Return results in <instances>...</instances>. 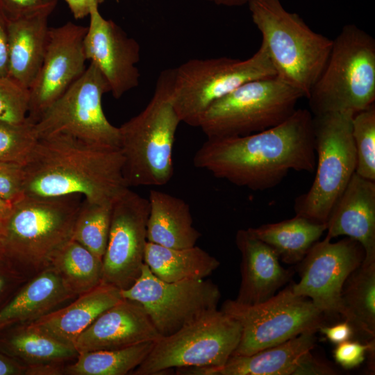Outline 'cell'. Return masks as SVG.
Instances as JSON below:
<instances>
[{
  "label": "cell",
  "instance_id": "ab89813d",
  "mask_svg": "<svg viewBox=\"0 0 375 375\" xmlns=\"http://www.w3.org/2000/svg\"><path fill=\"white\" fill-rule=\"evenodd\" d=\"M338 374L332 365L315 358L310 352L297 372L296 375H333Z\"/></svg>",
  "mask_w": 375,
  "mask_h": 375
},
{
  "label": "cell",
  "instance_id": "ffe728a7",
  "mask_svg": "<svg viewBox=\"0 0 375 375\" xmlns=\"http://www.w3.org/2000/svg\"><path fill=\"white\" fill-rule=\"evenodd\" d=\"M315 333H303L251 355H232L221 367L178 368L176 372L181 375H296L315 347Z\"/></svg>",
  "mask_w": 375,
  "mask_h": 375
},
{
  "label": "cell",
  "instance_id": "7a4b0ae2",
  "mask_svg": "<svg viewBox=\"0 0 375 375\" xmlns=\"http://www.w3.org/2000/svg\"><path fill=\"white\" fill-rule=\"evenodd\" d=\"M23 166L24 196L79 194L101 203L112 201L128 188L119 149L95 146L67 134L38 138Z\"/></svg>",
  "mask_w": 375,
  "mask_h": 375
},
{
  "label": "cell",
  "instance_id": "ee69618b",
  "mask_svg": "<svg viewBox=\"0 0 375 375\" xmlns=\"http://www.w3.org/2000/svg\"><path fill=\"white\" fill-rule=\"evenodd\" d=\"M76 19L89 16L92 6L98 4L96 0H64ZM99 5V4H98Z\"/></svg>",
  "mask_w": 375,
  "mask_h": 375
},
{
  "label": "cell",
  "instance_id": "f546056e",
  "mask_svg": "<svg viewBox=\"0 0 375 375\" xmlns=\"http://www.w3.org/2000/svg\"><path fill=\"white\" fill-rule=\"evenodd\" d=\"M51 265L76 297L102 283V260L72 239L56 253Z\"/></svg>",
  "mask_w": 375,
  "mask_h": 375
},
{
  "label": "cell",
  "instance_id": "4fadbf2b",
  "mask_svg": "<svg viewBox=\"0 0 375 375\" xmlns=\"http://www.w3.org/2000/svg\"><path fill=\"white\" fill-rule=\"evenodd\" d=\"M121 294L142 305L161 337L217 309L221 297L218 286L211 281H164L145 263L138 278Z\"/></svg>",
  "mask_w": 375,
  "mask_h": 375
},
{
  "label": "cell",
  "instance_id": "484cf974",
  "mask_svg": "<svg viewBox=\"0 0 375 375\" xmlns=\"http://www.w3.org/2000/svg\"><path fill=\"white\" fill-rule=\"evenodd\" d=\"M147 241L172 248L196 245L200 232L193 226L190 206L183 199L157 190L148 198Z\"/></svg>",
  "mask_w": 375,
  "mask_h": 375
},
{
  "label": "cell",
  "instance_id": "ac0fdd59",
  "mask_svg": "<svg viewBox=\"0 0 375 375\" xmlns=\"http://www.w3.org/2000/svg\"><path fill=\"white\" fill-rule=\"evenodd\" d=\"M160 338L161 335L142 305L123 298L103 312L81 333L74 346L79 354L123 349L156 341Z\"/></svg>",
  "mask_w": 375,
  "mask_h": 375
},
{
  "label": "cell",
  "instance_id": "836d02e7",
  "mask_svg": "<svg viewBox=\"0 0 375 375\" xmlns=\"http://www.w3.org/2000/svg\"><path fill=\"white\" fill-rule=\"evenodd\" d=\"M38 140L33 124L0 121V162L23 165Z\"/></svg>",
  "mask_w": 375,
  "mask_h": 375
},
{
  "label": "cell",
  "instance_id": "e575fe53",
  "mask_svg": "<svg viewBox=\"0 0 375 375\" xmlns=\"http://www.w3.org/2000/svg\"><path fill=\"white\" fill-rule=\"evenodd\" d=\"M29 90L8 76H0V121L24 124L28 119Z\"/></svg>",
  "mask_w": 375,
  "mask_h": 375
},
{
  "label": "cell",
  "instance_id": "3957f363",
  "mask_svg": "<svg viewBox=\"0 0 375 375\" xmlns=\"http://www.w3.org/2000/svg\"><path fill=\"white\" fill-rule=\"evenodd\" d=\"M173 81L174 68L162 71L145 108L118 127L128 188L163 185L173 176V146L181 122L173 104Z\"/></svg>",
  "mask_w": 375,
  "mask_h": 375
},
{
  "label": "cell",
  "instance_id": "7bdbcfd3",
  "mask_svg": "<svg viewBox=\"0 0 375 375\" xmlns=\"http://www.w3.org/2000/svg\"><path fill=\"white\" fill-rule=\"evenodd\" d=\"M0 375H26V367L0 351Z\"/></svg>",
  "mask_w": 375,
  "mask_h": 375
},
{
  "label": "cell",
  "instance_id": "b9f144b4",
  "mask_svg": "<svg viewBox=\"0 0 375 375\" xmlns=\"http://www.w3.org/2000/svg\"><path fill=\"white\" fill-rule=\"evenodd\" d=\"M8 20L0 11V76H8Z\"/></svg>",
  "mask_w": 375,
  "mask_h": 375
},
{
  "label": "cell",
  "instance_id": "83f0119b",
  "mask_svg": "<svg viewBox=\"0 0 375 375\" xmlns=\"http://www.w3.org/2000/svg\"><path fill=\"white\" fill-rule=\"evenodd\" d=\"M339 315L363 342L375 339V262L362 264L345 281Z\"/></svg>",
  "mask_w": 375,
  "mask_h": 375
},
{
  "label": "cell",
  "instance_id": "6da1fadb",
  "mask_svg": "<svg viewBox=\"0 0 375 375\" xmlns=\"http://www.w3.org/2000/svg\"><path fill=\"white\" fill-rule=\"evenodd\" d=\"M194 165L240 187L262 191L278 185L290 171L313 172V115L298 108L273 128L244 136L207 138Z\"/></svg>",
  "mask_w": 375,
  "mask_h": 375
},
{
  "label": "cell",
  "instance_id": "9a60e30c",
  "mask_svg": "<svg viewBox=\"0 0 375 375\" xmlns=\"http://www.w3.org/2000/svg\"><path fill=\"white\" fill-rule=\"evenodd\" d=\"M365 258L362 246L347 237L336 242L325 237L316 242L299 263L298 283H292L295 294L310 299L326 316L339 315L343 285Z\"/></svg>",
  "mask_w": 375,
  "mask_h": 375
},
{
  "label": "cell",
  "instance_id": "5bb4252c",
  "mask_svg": "<svg viewBox=\"0 0 375 375\" xmlns=\"http://www.w3.org/2000/svg\"><path fill=\"white\" fill-rule=\"evenodd\" d=\"M148 199L125 188L113 199L110 226L102 259V283L120 290L140 276L147 242Z\"/></svg>",
  "mask_w": 375,
  "mask_h": 375
},
{
  "label": "cell",
  "instance_id": "d6986e66",
  "mask_svg": "<svg viewBox=\"0 0 375 375\" xmlns=\"http://www.w3.org/2000/svg\"><path fill=\"white\" fill-rule=\"evenodd\" d=\"M326 237L344 235L365 251L363 265L375 262V181L356 172L333 206L326 222Z\"/></svg>",
  "mask_w": 375,
  "mask_h": 375
},
{
  "label": "cell",
  "instance_id": "e0dca14e",
  "mask_svg": "<svg viewBox=\"0 0 375 375\" xmlns=\"http://www.w3.org/2000/svg\"><path fill=\"white\" fill-rule=\"evenodd\" d=\"M99 5L92 6L84 40L86 58L103 76L115 99L138 87L140 74L136 65L140 47L113 21L105 19Z\"/></svg>",
  "mask_w": 375,
  "mask_h": 375
},
{
  "label": "cell",
  "instance_id": "9c48e42d",
  "mask_svg": "<svg viewBox=\"0 0 375 375\" xmlns=\"http://www.w3.org/2000/svg\"><path fill=\"white\" fill-rule=\"evenodd\" d=\"M276 75L262 44L246 60L190 59L174 68V107L181 122L199 127L203 115L214 102L246 82Z\"/></svg>",
  "mask_w": 375,
  "mask_h": 375
},
{
  "label": "cell",
  "instance_id": "60d3db41",
  "mask_svg": "<svg viewBox=\"0 0 375 375\" xmlns=\"http://www.w3.org/2000/svg\"><path fill=\"white\" fill-rule=\"evenodd\" d=\"M318 331L324 335L329 341L336 344L350 340L354 334L353 328L345 320L331 326L324 325Z\"/></svg>",
  "mask_w": 375,
  "mask_h": 375
},
{
  "label": "cell",
  "instance_id": "bcb514c9",
  "mask_svg": "<svg viewBox=\"0 0 375 375\" xmlns=\"http://www.w3.org/2000/svg\"><path fill=\"white\" fill-rule=\"evenodd\" d=\"M214 3L216 5L228 7H238L247 4L249 0H204Z\"/></svg>",
  "mask_w": 375,
  "mask_h": 375
},
{
  "label": "cell",
  "instance_id": "30bf717a",
  "mask_svg": "<svg viewBox=\"0 0 375 375\" xmlns=\"http://www.w3.org/2000/svg\"><path fill=\"white\" fill-rule=\"evenodd\" d=\"M240 336V324L216 309L160 338L133 374L160 375L172 368L221 367L234 353Z\"/></svg>",
  "mask_w": 375,
  "mask_h": 375
},
{
  "label": "cell",
  "instance_id": "d590c367",
  "mask_svg": "<svg viewBox=\"0 0 375 375\" xmlns=\"http://www.w3.org/2000/svg\"><path fill=\"white\" fill-rule=\"evenodd\" d=\"M58 0H0V11L8 21L45 15H50Z\"/></svg>",
  "mask_w": 375,
  "mask_h": 375
},
{
  "label": "cell",
  "instance_id": "7dc6e473",
  "mask_svg": "<svg viewBox=\"0 0 375 375\" xmlns=\"http://www.w3.org/2000/svg\"><path fill=\"white\" fill-rule=\"evenodd\" d=\"M104 1L105 0H96L98 4L103 3Z\"/></svg>",
  "mask_w": 375,
  "mask_h": 375
},
{
  "label": "cell",
  "instance_id": "5b68a950",
  "mask_svg": "<svg viewBox=\"0 0 375 375\" xmlns=\"http://www.w3.org/2000/svg\"><path fill=\"white\" fill-rule=\"evenodd\" d=\"M247 4L276 76L308 99L326 65L333 40L312 31L281 0H249Z\"/></svg>",
  "mask_w": 375,
  "mask_h": 375
},
{
  "label": "cell",
  "instance_id": "f35d334b",
  "mask_svg": "<svg viewBox=\"0 0 375 375\" xmlns=\"http://www.w3.org/2000/svg\"><path fill=\"white\" fill-rule=\"evenodd\" d=\"M28 278L5 259L0 258V309Z\"/></svg>",
  "mask_w": 375,
  "mask_h": 375
},
{
  "label": "cell",
  "instance_id": "d4e9b609",
  "mask_svg": "<svg viewBox=\"0 0 375 375\" xmlns=\"http://www.w3.org/2000/svg\"><path fill=\"white\" fill-rule=\"evenodd\" d=\"M49 15L8 21V76L30 89L42 66L49 39Z\"/></svg>",
  "mask_w": 375,
  "mask_h": 375
},
{
  "label": "cell",
  "instance_id": "7c38bea8",
  "mask_svg": "<svg viewBox=\"0 0 375 375\" xmlns=\"http://www.w3.org/2000/svg\"><path fill=\"white\" fill-rule=\"evenodd\" d=\"M110 87L92 62L82 76L33 124L38 138L63 133L87 143L119 149V128L106 118L102 97Z\"/></svg>",
  "mask_w": 375,
  "mask_h": 375
},
{
  "label": "cell",
  "instance_id": "4dcf8cb0",
  "mask_svg": "<svg viewBox=\"0 0 375 375\" xmlns=\"http://www.w3.org/2000/svg\"><path fill=\"white\" fill-rule=\"evenodd\" d=\"M156 341H147L119 349L79 353L67 365L64 375H126L147 358Z\"/></svg>",
  "mask_w": 375,
  "mask_h": 375
},
{
  "label": "cell",
  "instance_id": "f1b7e54d",
  "mask_svg": "<svg viewBox=\"0 0 375 375\" xmlns=\"http://www.w3.org/2000/svg\"><path fill=\"white\" fill-rule=\"evenodd\" d=\"M248 231L271 247L287 264L299 262L326 231V224L295 215L276 223L250 227Z\"/></svg>",
  "mask_w": 375,
  "mask_h": 375
},
{
  "label": "cell",
  "instance_id": "1f68e13d",
  "mask_svg": "<svg viewBox=\"0 0 375 375\" xmlns=\"http://www.w3.org/2000/svg\"><path fill=\"white\" fill-rule=\"evenodd\" d=\"M112 201L101 203L83 199L72 232V240L101 260L108 242Z\"/></svg>",
  "mask_w": 375,
  "mask_h": 375
},
{
  "label": "cell",
  "instance_id": "277c9868",
  "mask_svg": "<svg viewBox=\"0 0 375 375\" xmlns=\"http://www.w3.org/2000/svg\"><path fill=\"white\" fill-rule=\"evenodd\" d=\"M83 197L72 194L40 198L23 196L12 204L3 242V258L28 278L51 265L72 239Z\"/></svg>",
  "mask_w": 375,
  "mask_h": 375
},
{
  "label": "cell",
  "instance_id": "ba28073f",
  "mask_svg": "<svg viewBox=\"0 0 375 375\" xmlns=\"http://www.w3.org/2000/svg\"><path fill=\"white\" fill-rule=\"evenodd\" d=\"M351 112L313 115L316 174L306 193L294 200L296 215L326 224L356 169Z\"/></svg>",
  "mask_w": 375,
  "mask_h": 375
},
{
  "label": "cell",
  "instance_id": "d6a6232c",
  "mask_svg": "<svg viewBox=\"0 0 375 375\" xmlns=\"http://www.w3.org/2000/svg\"><path fill=\"white\" fill-rule=\"evenodd\" d=\"M351 132L356 153V173L375 181V105L355 113Z\"/></svg>",
  "mask_w": 375,
  "mask_h": 375
},
{
  "label": "cell",
  "instance_id": "44dd1931",
  "mask_svg": "<svg viewBox=\"0 0 375 375\" xmlns=\"http://www.w3.org/2000/svg\"><path fill=\"white\" fill-rule=\"evenodd\" d=\"M235 244L241 253L237 302L252 305L265 301L290 280L293 272L284 269L276 251L248 229L238 231Z\"/></svg>",
  "mask_w": 375,
  "mask_h": 375
},
{
  "label": "cell",
  "instance_id": "f6af8a7d",
  "mask_svg": "<svg viewBox=\"0 0 375 375\" xmlns=\"http://www.w3.org/2000/svg\"><path fill=\"white\" fill-rule=\"evenodd\" d=\"M12 208V204L0 199V258L2 256V242L6 222Z\"/></svg>",
  "mask_w": 375,
  "mask_h": 375
},
{
  "label": "cell",
  "instance_id": "8992f818",
  "mask_svg": "<svg viewBox=\"0 0 375 375\" xmlns=\"http://www.w3.org/2000/svg\"><path fill=\"white\" fill-rule=\"evenodd\" d=\"M312 115L366 109L375 100V40L347 24L333 40L326 65L308 97Z\"/></svg>",
  "mask_w": 375,
  "mask_h": 375
},
{
  "label": "cell",
  "instance_id": "52a82bcc",
  "mask_svg": "<svg viewBox=\"0 0 375 375\" xmlns=\"http://www.w3.org/2000/svg\"><path fill=\"white\" fill-rule=\"evenodd\" d=\"M304 97L277 76L246 82L214 102L199 127L207 138L244 136L279 125Z\"/></svg>",
  "mask_w": 375,
  "mask_h": 375
},
{
  "label": "cell",
  "instance_id": "74e56055",
  "mask_svg": "<svg viewBox=\"0 0 375 375\" xmlns=\"http://www.w3.org/2000/svg\"><path fill=\"white\" fill-rule=\"evenodd\" d=\"M373 346H375V339L363 343L349 340L337 344L333 357L343 368L352 369L364 361L367 351Z\"/></svg>",
  "mask_w": 375,
  "mask_h": 375
},
{
  "label": "cell",
  "instance_id": "2e32d148",
  "mask_svg": "<svg viewBox=\"0 0 375 375\" xmlns=\"http://www.w3.org/2000/svg\"><path fill=\"white\" fill-rule=\"evenodd\" d=\"M87 28L72 22L49 28L44 58L29 89L28 119L32 124L85 71Z\"/></svg>",
  "mask_w": 375,
  "mask_h": 375
},
{
  "label": "cell",
  "instance_id": "4316f807",
  "mask_svg": "<svg viewBox=\"0 0 375 375\" xmlns=\"http://www.w3.org/2000/svg\"><path fill=\"white\" fill-rule=\"evenodd\" d=\"M144 263L156 276L167 282L204 279L220 265L217 258L196 245L172 248L148 241Z\"/></svg>",
  "mask_w": 375,
  "mask_h": 375
},
{
  "label": "cell",
  "instance_id": "cb8c5ba5",
  "mask_svg": "<svg viewBox=\"0 0 375 375\" xmlns=\"http://www.w3.org/2000/svg\"><path fill=\"white\" fill-rule=\"evenodd\" d=\"M122 299L119 288L101 283L66 305L26 324L64 344L74 346L81 333L103 312Z\"/></svg>",
  "mask_w": 375,
  "mask_h": 375
},
{
  "label": "cell",
  "instance_id": "603a6c76",
  "mask_svg": "<svg viewBox=\"0 0 375 375\" xmlns=\"http://www.w3.org/2000/svg\"><path fill=\"white\" fill-rule=\"evenodd\" d=\"M76 297L50 265L29 278L0 309V332L31 323Z\"/></svg>",
  "mask_w": 375,
  "mask_h": 375
},
{
  "label": "cell",
  "instance_id": "7402d4cb",
  "mask_svg": "<svg viewBox=\"0 0 375 375\" xmlns=\"http://www.w3.org/2000/svg\"><path fill=\"white\" fill-rule=\"evenodd\" d=\"M0 351L26 367V375H64L78 353L28 324L15 325L0 332Z\"/></svg>",
  "mask_w": 375,
  "mask_h": 375
},
{
  "label": "cell",
  "instance_id": "8d00e7d4",
  "mask_svg": "<svg viewBox=\"0 0 375 375\" xmlns=\"http://www.w3.org/2000/svg\"><path fill=\"white\" fill-rule=\"evenodd\" d=\"M23 165L0 162V199L12 204L24 196Z\"/></svg>",
  "mask_w": 375,
  "mask_h": 375
},
{
  "label": "cell",
  "instance_id": "8fae6325",
  "mask_svg": "<svg viewBox=\"0 0 375 375\" xmlns=\"http://www.w3.org/2000/svg\"><path fill=\"white\" fill-rule=\"evenodd\" d=\"M221 310L241 326L240 342L233 353L237 356L251 355L303 333L317 332L326 317L310 299L293 292L291 285L256 304L227 299Z\"/></svg>",
  "mask_w": 375,
  "mask_h": 375
}]
</instances>
